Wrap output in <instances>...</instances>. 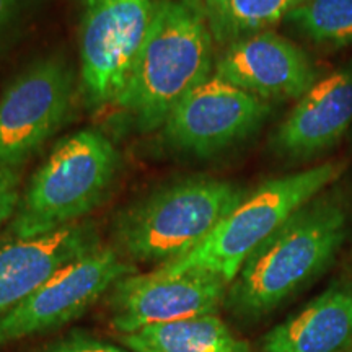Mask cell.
Returning <instances> with one entry per match:
<instances>
[{
  "mask_svg": "<svg viewBox=\"0 0 352 352\" xmlns=\"http://www.w3.org/2000/svg\"><path fill=\"white\" fill-rule=\"evenodd\" d=\"M95 227L77 222L34 239L0 241V316L15 308L69 263L100 248Z\"/></svg>",
  "mask_w": 352,
  "mask_h": 352,
  "instance_id": "13",
  "label": "cell"
},
{
  "mask_svg": "<svg viewBox=\"0 0 352 352\" xmlns=\"http://www.w3.org/2000/svg\"><path fill=\"white\" fill-rule=\"evenodd\" d=\"M214 74L264 101L300 100L318 82L310 56L271 30L227 44L215 60Z\"/></svg>",
  "mask_w": 352,
  "mask_h": 352,
  "instance_id": "11",
  "label": "cell"
},
{
  "mask_svg": "<svg viewBox=\"0 0 352 352\" xmlns=\"http://www.w3.org/2000/svg\"><path fill=\"white\" fill-rule=\"evenodd\" d=\"M352 280L333 284L264 334L261 352H351Z\"/></svg>",
  "mask_w": 352,
  "mask_h": 352,
  "instance_id": "14",
  "label": "cell"
},
{
  "mask_svg": "<svg viewBox=\"0 0 352 352\" xmlns=\"http://www.w3.org/2000/svg\"><path fill=\"white\" fill-rule=\"evenodd\" d=\"M228 284L208 271L166 272L121 277L108 292L109 324L120 336L155 324L217 315L226 303Z\"/></svg>",
  "mask_w": 352,
  "mask_h": 352,
  "instance_id": "8",
  "label": "cell"
},
{
  "mask_svg": "<svg viewBox=\"0 0 352 352\" xmlns=\"http://www.w3.org/2000/svg\"><path fill=\"white\" fill-rule=\"evenodd\" d=\"M351 352H352V351H351Z\"/></svg>",
  "mask_w": 352,
  "mask_h": 352,
  "instance_id": "23",
  "label": "cell"
},
{
  "mask_svg": "<svg viewBox=\"0 0 352 352\" xmlns=\"http://www.w3.org/2000/svg\"><path fill=\"white\" fill-rule=\"evenodd\" d=\"M352 129V64L320 78L280 122L271 147L277 155L308 160L329 151Z\"/></svg>",
  "mask_w": 352,
  "mask_h": 352,
  "instance_id": "12",
  "label": "cell"
},
{
  "mask_svg": "<svg viewBox=\"0 0 352 352\" xmlns=\"http://www.w3.org/2000/svg\"><path fill=\"white\" fill-rule=\"evenodd\" d=\"M349 140L352 142V129H351V132H349Z\"/></svg>",
  "mask_w": 352,
  "mask_h": 352,
  "instance_id": "22",
  "label": "cell"
},
{
  "mask_svg": "<svg viewBox=\"0 0 352 352\" xmlns=\"http://www.w3.org/2000/svg\"><path fill=\"white\" fill-rule=\"evenodd\" d=\"M20 0H0V36L15 15Z\"/></svg>",
  "mask_w": 352,
  "mask_h": 352,
  "instance_id": "20",
  "label": "cell"
},
{
  "mask_svg": "<svg viewBox=\"0 0 352 352\" xmlns=\"http://www.w3.org/2000/svg\"><path fill=\"white\" fill-rule=\"evenodd\" d=\"M270 114L267 101L212 74L176 104L164 134L175 148L206 158L248 139Z\"/></svg>",
  "mask_w": 352,
  "mask_h": 352,
  "instance_id": "10",
  "label": "cell"
},
{
  "mask_svg": "<svg viewBox=\"0 0 352 352\" xmlns=\"http://www.w3.org/2000/svg\"><path fill=\"white\" fill-rule=\"evenodd\" d=\"M121 342L132 352H252L219 315L155 324L124 334Z\"/></svg>",
  "mask_w": 352,
  "mask_h": 352,
  "instance_id": "15",
  "label": "cell"
},
{
  "mask_svg": "<svg viewBox=\"0 0 352 352\" xmlns=\"http://www.w3.org/2000/svg\"><path fill=\"white\" fill-rule=\"evenodd\" d=\"M38 352H132L111 344V342L96 340L85 333H72L64 340L52 342Z\"/></svg>",
  "mask_w": 352,
  "mask_h": 352,
  "instance_id": "18",
  "label": "cell"
},
{
  "mask_svg": "<svg viewBox=\"0 0 352 352\" xmlns=\"http://www.w3.org/2000/svg\"><path fill=\"white\" fill-rule=\"evenodd\" d=\"M74 95L72 70L60 59L33 64L0 98V168H20L60 129Z\"/></svg>",
  "mask_w": 352,
  "mask_h": 352,
  "instance_id": "9",
  "label": "cell"
},
{
  "mask_svg": "<svg viewBox=\"0 0 352 352\" xmlns=\"http://www.w3.org/2000/svg\"><path fill=\"white\" fill-rule=\"evenodd\" d=\"M246 192L214 178L179 179L134 202L116 217V250L127 261L164 266L196 250Z\"/></svg>",
  "mask_w": 352,
  "mask_h": 352,
  "instance_id": "3",
  "label": "cell"
},
{
  "mask_svg": "<svg viewBox=\"0 0 352 352\" xmlns=\"http://www.w3.org/2000/svg\"><path fill=\"white\" fill-rule=\"evenodd\" d=\"M186 2L192 3V6H196V7H197V2H199V0H186Z\"/></svg>",
  "mask_w": 352,
  "mask_h": 352,
  "instance_id": "21",
  "label": "cell"
},
{
  "mask_svg": "<svg viewBox=\"0 0 352 352\" xmlns=\"http://www.w3.org/2000/svg\"><path fill=\"white\" fill-rule=\"evenodd\" d=\"M20 168H0V228L10 222L20 202Z\"/></svg>",
  "mask_w": 352,
  "mask_h": 352,
  "instance_id": "19",
  "label": "cell"
},
{
  "mask_svg": "<svg viewBox=\"0 0 352 352\" xmlns=\"http://www.w3.org/2000/svg\"><path fill=\"white\" fill-rule=\"evenodd\" d=\"M132 272H135L134 263L109 246H100L69 263L28 298L0 316V347L77 320L121 277Z\"/></svg>",
  "mask_w": 352,
  "mask_h": 352,
  "instance_id": "7",
  "label": "cell"
},
{
  "mask_svg": "<svg viewBox=\"0 0 352 352\" xmlns=\"http://www.w3.org/2000/svg\"><path fill=\"white\" fill-rule=\"evenodd\" d=\"M349 233V209L338 192H320L297 209L246 258L228 285L226 305L259 320L318 277Z\"/></svg>",
  "mask_w": 352,
  "mask_h": 352,
  "instance_id": "1",
  "label": "cell"
},
{
  "mask_svg": "<svg viewBox=\"0 0 352 352\" xmlns=\"http://www.w3.org/2000/svg\"><path fill=\"white\" fill-rule=\"evenodd\" d=\"M214 65V38L199 8L186 0H157L151 30L114 107L139 131H155L212 76Z\"/></svg>",
  "mask_w": 352,
  "mask_h": 352,
  "instance_id": "2",
  "label": "cell"
},
{
  "mask_svg": "<svg viewBox=\"0 0 352 352\" xmlns=\"http://www.w3.org/2000/svg\"><path fill=\"white\" fill-rule=\"evenodd\" d=\"M302 0H199L215 43L230 44L236 39L267 32L285 20Z\"/></svg>",
  "mask_w": 352,
  "mask_h": 352,
  "instance_id": "16",
  "label": "cell"
},
{
  "mask_svg": "<svg viewBox=\"0 0 352 352\" xmlns=\"http://www.w3.org/2000/svg\"><path fill=\"white\" fill-rule=\"evenodd\" d=\"M118 168L120 153L101 132L65 138L21 192L6 239H34L77 223L104 199Z\"/></svg>",
  "mask_w": 352,
  "mask_h": 352,
  "instance_id": "4",
  "label": "cell"
},
{
  "mask_svg": "<svg viewBox=\"0 0 352 352\" xmlns=\"http://www.w3.org/2000/svg\"><path fill=\"white\" fill-rule=\"evenodd\" d=\"M157 0H85L80 87L90 107L116 104L151 30Z\"/></svg>",
  "mask_w": 352,
  "mask_h": 352,
  "instance_id": "6",
  "label": "cell"
},
{
  "mask_svg": "<svg viewBox=\"0 0 352 352\" xmlns=\"http://www.w3.org/2000/svg\"><path fill=\"white\" fill-rule=\"evenodd\" d=\"M346 168L347 162L331 160L267 179L246 195L196 250L158 267L166 272L208 271L230 285L246 258L297 209L338 182Z\"/></svg>",
  "mask_w": 352,
  "mask_h": 352,
  "instance_id": "5",
  "label": "cell"
},
{
  "mask_svg": "<svg viewBox=\"0 0 352 352\" xmlns=\"http://www.w3.org/2000/svg\"><path fill=\"white\" fill-rule=\"evenodd\" d=\"M285 20L316 44H352V0H302Z\"/></svg>",
  "mask_w": 352,
  "mask_h": 352,
  "instance_id": "17",
  "label": "cell"
}]
</instances>
